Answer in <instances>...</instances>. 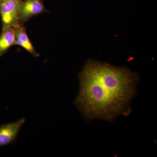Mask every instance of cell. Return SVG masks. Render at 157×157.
Here are the masks:
<instances>
[{
	"instance_id": "1",
	"label": "cell",
	"mask_w": 157,
	"mask_h": 157,
	"mask_svg": "<svg viewBox=\"0 0 157 157\" xmlns=\"http://www.w3.org/2000/svg\"><path fill=\"white\" fill-rule=\"evenodd\" d=\"M79 93L74 104L88 120L108 121L131 113L138 76L128 68L89 59L78 74Z\"/></svg>"
},
{
	"instance_id": "2",
	"label": "cell",
	"mask_w": 157,
	"mask_h": 157,
	"mask_svg": "<svg viewBox=\"0 0 157 157\" xmlns=\"http://www.w3.org/2000/svg\"><path fill=\"white\" fill-rule=\"evenodd\" d=\"M19 0H7L0 2V15L2 29L14 28L19 24L20 7Z\"/></svg>"
},
{
	"instance_id": "3",
	"label": "cell",
	"mask_w": 157,
	"mask_h": 157,
	"mask_svg": "<svg viewBox=\"0 0 157 157\" xmlns=\"http://www.w3.org/2000/svg\"><path fill=\"white\" fill-rule=\"evenodd\" d=\"M25 121L22 118L19 120L0 125V148L15 143L20 129Z\"/></svg>"
},
{
	"instance_id": "4",
	"label": "cell",
	"mask_w": 157,
	"mask_h": 157,
	"mask_svg": "<svg viewBox=\"0 0 157 157\" xmlns=\"http://www.w3.org/2000/svg\"><path fill=\"white\" fill-rule=\"evenodd\" d=\"M45 11V7L40 0H26L20 4V23L26 22L32 17Z\"/></svg>"
},
{
	"instance_id": "5",
	"label": "cell",
	"mask_w": 157,
	"mask_h": 157,
	"mask_svg": "<svg viewBox=\"0 0 157 157\" xmlns=\"http://www.w3.org/2000/svg\"><path fill=\"white\" fill-rule=\"evenodd\" d=\"M15 35V45H18L24 48L34 57H39L33 45L31 42L27 33L26 29L22 23H19L14 27Z\"/></svg>"
},
{
	"instance_id": "6",
	"label": "cell",
	"mask_w": 157,
	"mask_h": 157,
	"mask_svg": "<svg viewBox=\"0 0 157 157\" xmlns=\"http://www.w3.org/2000/svg\"><path fill=\"white\" fill-rule=\"evenodd\" d=\"M15 45L14 28L2 29L0 36V57L3 56L8 50Z\"/></svg>"
},
{
	"instance_id": "7",
	"label": "cell",
	"mask_w": 157,
	"mask_h": 157,
	"mask_svg": "<svg viewBox=\"0 0 157 157\" xmlns=\"http://www.w3.org/2000/svg\"><path fill=\"white\" fill-rule=\"evenodd\" d=\"M7 1V0H0V2H4V1Z\"/></svg>"
}]
</instances>
